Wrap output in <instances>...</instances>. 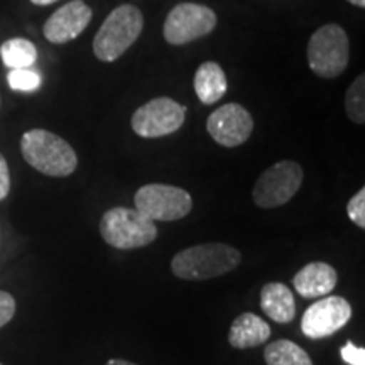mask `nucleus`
I'll use <instances>...</instances> for the list:
<instances>
[{"instance_id": "1", "label": "nucleus", "mask_w": 365, "mask_h": 365, "mask_svg": "<svg viewBox=\"0 0 365 365\" xmlns=\"http://www.w3.org/2000/svg\"><path fill=\"white\" fill-rule=\"evenodd\" d=\"M242 255L239 250L222 242L200 244L178 252L173 257V274L180 279L203 281L223 276L239 267Z\"/></svg>"}, {"instance_id": "2", "label": "nucleus", "mask_w": 365, "mask_h": 365, "mask_svg": "<svg viewBox=\"0 0 365 365\" xmlns=\"http://www.w3.org/2000/svg\"><path fill=\"white\" fill-rule=\"evenodd\" d=\"M21 153L29 166L46 176H70L78 166L75 149L63 137L44 129L27 130L21 139Z\"/></svg>"}, {"instance_id": "3", "label": "nucleus", "mask_w": 365, "mask_h": 365, "mask_svg": "<svg viewBox=\"0 0 365 365\" xmlns=\"http://www.w3.org/2000/svg\"><path fill=\"white\" fill-rule=\"evenodd\" d=\"M143 27V12L135 6L124 4L113 9L93 38L95 56L103 63L115 61L139 39Z\"/></svg>"}, {"instance_id": "4", "label": "nucleus", "mask_w": 365, "mask_h": 365, "mask_svg": "<svg viewBox=\"0 0 365 365\" xmlns=\"http://www.w3.org/2000/svg\"><path fill=\"white\" fill-rule=\"evenodd\" d=\"M100 234L112 247L132 250L153 244L158 237V228L156 223L135 208L115 207L103 213Z\"/></svg>"}, {"instance_id": "5", "label": "nucleus", "mask_w": 365, "mask_h": 365, "mask_svg": "<svg viewBox=\"0 0 365 365\" xmlns=\"http://www.w3.org/2000/svg\"><path fill=\"white\" fill-rule=\"evenodd\" d=\"M308 63L319 78L333 80L349 65V36L340 26L325 24L313 33L308 43Z\"/></svg>"}, {"instance_id": "6", "label": "nucleus", "mask_w": 365, "mask_h": 365, "mask_svg": "<svg viewBox=\"0 0 365 365\" xmlns=\"http://www.w3.org/2000/svg\"><path fill=\"white\" fill-rule=\"evenodd\" d=\"M135 210L153 222H176L185 218L193 208V200L186 190L171 185L140 186L134 196Z\"/></svg>"}, {"instance_id": "7", "label": "nucleus", "mask_w": 365, "mask_h": 365, "mask_svg": "<svg viewBox=\"0 0 365 365\" xmlns=\"http://www.w3.org/2000/svg\"><path fill=\"white\" fill-rule=\"evenodd\" d=\"M303 182V168L296 161H279L267 168L255 181L252 196L261 208H277L298 193Z\"/></svg>"}, {"instance_id": "8", "label": "nucleus", "mask_w": 365, "mask_h": 365, "mask_svg": "<svg viewBox=\"0 0 365 365\" xmlns=\"http://www.w3.org/2000/svg\"><path fill=\"white\" fill-rule=\"evenodd\" d=\"M217 16L212 9L202 4L182 2L168 14L163 34L173 46L188 44L191 41L208 36L215 29Z\"/></svg>"}, {"instance_id": "9", "label": "nucleus", "mask_w": 365, "mask_h": 365, "mask_svg": "<svg viewBox=\"0 0 365 365\" xmlns=\"http://www.w3.org/2000/svg\"><path fill=\"white\" fill-rule=\"evenodd\" d=\"M185 115L186 108L181 103L173 98L159 97L137 108L132 115L130 125L137 135L144 139H156L180 130Z\"/></svg>"}, {"instance_id": "10", "label": "nucleus", "mask_w": 365, "mask_h": 365, "mask_svg": "<svg viewBox=\"0 0 365 365\" xmlns=\"http://www.w3.org/2000/svg\"><path fill=\"white\" fill-rule=\"evenodd\" d=\"M352 318V307L341 296H330L313 303L301 319V330L312 340L325 339L341 330Z\"/></svg>"}, {"instance_id": "11", "label": "nucleus", "mask_w": 365, "mask_h": 365, "mask_svg": "<svg viewBox=\"0 0 365 365\" xmlns=\"http://www.w3.org/2000/svg\"><path fill=\"white\" fill-rule=\"evenodd\" d=\"M207 130L217 144L223 148H237L252 134L254 120L242 105L227 103L210 113Z\"/></svg>"}, {"instance_id": "12", "label": "nucleus", "mask_w": 365, "mask_h": 365, "mask_svg": "<svg viewBox=\"0 0 365 365\" xmlns=\"http://www.w3.org/2000/svg\"><path fill=\"white\" fill-rule=\"evenodd\" d=\"M91 21V9L83 0H71L51 14L44 24V38L53 44H65L76 39Z\"/></svg>"}, {"instance_id": "13", "label": "nucleus", "mask_w": 365, "mask_h": 365, "mask_svg": "<svg viewBox=\"0 0 365 365\" xmlns=\"http://www.w3.org/2000/svg\"><path fill=\"white\" fill-rule=\"evenodd\" d=\"M293 284L301 298H322L335 289L336 271L327 262H309L308 266L299 269L294 276Z\"/></svg>"}, {"instance_id": "14", "label": "nucleus", "mask_w": 365, "mask_h": 365, "mask_svg": "<svg viewBox=\"0 0 365 365\" xmlns=\"http://www.w3.org/2000/svg\"><path fill=\"white\" fill-rule=\"evenodd\" d=\"M271 336V328L261 317L254 313H242L232 323L228 331V344L234 349L245 350L262 345Z\"/></svg>"}, {"instance_id": "15", "label": "nucleus", "mask_w": 365, "mask_h": 365, "mask_svg": "<svg viewBox=\"0 0 365 365\" xmlns=\"http://www.w3.org/2000/svg\"><path fill=\"white\" fill-rule=\"evenodd\" d=\"M261 308L272 322L291 323L296 317V303L291 289L282 282H269L261 291Z\"/></svg>"}, {"instance_id": "16", "label": "nucleus", "mask_w": 365, "mask_h": 365, "mask_svg": "<svg viewBox=\"0 0 365 365\" xmlns=\"http://www.w3.org/2000/svg\"><path fill=\"white\" fill-rule=\"evenodd\" d=\"M193 85L200 102L205 105L217 103L227 91L225 71L215 61L203 63L195 73Z\"/></svg>"}, {"instance_id": "17", "label": "nucleus", "mask_w": 365, "mask_h": 365, "mask_svg": "<svg viewBox=\"0 0 365 365\" xmlns=\"http://www.w3.org/2000/svg\"><path fill=\"white\" fill-rule=\"evenodd\" d=\"M267 365H313L309 355L291 340H276L264 350Z\"/></svg>"}, {"instance_id": "18", "label": "nucleus", "mask_w": 365, "mask_h": 365, "mask_svg": "<svg viewBox=\"0 0 365 365\" xmlns=\"http://www.w3.org/2000/svg\"><path fill=\"white\" fill-rule=\"evenodd\" d=\"M0 58L4 65L17 70V68H31L38 59L36 46L24 38L9 39L0 46Z\"/></svg>"}, {"instance_id": "19", "label": "nucleus", "mask_w": 365, "mask_h": 365, "mask_svg": "<svg viewBox=\"0 0 365 365\" xmlns=\"http://www.w3.org/2000/svg\"><path fill=\"white\" fill-rule=\"evenodd\" d=\"M346 115L355 124L362 125L365 122V76L360 75L345 93Z\"/></svg>"}, {"instance_id": "20", "label": "nucleus", "mask_w": 365, "mask_h": 365, "mask_svg": "<svg viewBox=\"0 0 365 365\" xmlns=\"http://www.w3.org/2000/svg\"><path fill=\"white\" fill-rule=\"evenodd\" d=\"M7 83L16 91H36L41 86V75L31 68H17L9 71Z\"/></svg>"}, {"instance_id": "21", "label": "nucleus", "mask_w": 365, "mask_h": 365, "mask_svg": "<svg viewBox=\"0 0 365 365\" xmlns=\"http://www.w3.org/2000/svg\"><path fill=\"white\" fill-rule=\"evenodd\" d=\"M346 215L355 225L365 228V188L359 190V193H355L350 198L349 205H346Z\"/></svg>"}, {"instance_id": "22", "label": "nucleus", "mask_w": 365, "mask_h": 365, "mask_svg": "<svg viewBox=\"0 0 365 365\" xmlns=\"http://www.w3.org/2000/svg\"><path fill=\"white\" fill-rule=\"evenodd\" d=\"M14 314H16V299L6 291H0V328L7 325Z\"/></svg>"}, {"instance_id": "23", "label": "nucleus", "mask_w": 365, "mask_h": 365, "mask_svg": "<svg viewBox=\"0 0 365 365\" xmlns=\"http://www.w3.org/2000/svg\"><path fill=\"white\" fill-rule=\"evenodd\" d=\"M341 359L350 365H365V349L364 346H355L352 341H346L341 349Z\"/></svg>"}, {"instance_id": "24", "label": "nucleus", "mask_w": 365, "mask_h": 365, "mask_svg": "<svg viewBox=\"0 0 365 365\" xmlns=\"http://www.w3.org/2000/svg\"><path fill=\"white\" fill-rule=\"evenodd\" d=\"M9 191H11V173L6 158L0 154V202L7 198Z\"/></svg>"}, {"instance_id": "25", "label": "nucleus", "mask_w": 365, "mask_h": 365, "mask_svg": "<svg viewBox=\"0 0 365 365\" xmlns=\"http://www.w3.org/2000/svg\"><path fill=\"white\" fill-rule=\"evenodd\" d=\"M105 365H137V364H134V362H129V360H122V359H112V360H108L107 364Z\"/></svg>"}, {"instance_id": "26", "label": "nucleus", "mask_w": 365, "mask_h": 365, "mask_svg": "<svg viewBox=\"0 0 365 365\" xmlns=\"http://www.w3.org/2000/svg\"><path fill=\"white\" fill-rule=\"evenodd\" d=\"M34 6H51V4L58 2V0H31Z\"/></svg>"}, {"instance_id": "27", "label": "nucleus", "mask_w": 365, "mask_h": 365, "mask_svg": "<svg viewBox=\"0 0 365 365\" xmlns=\"http://www.w3.org/2000/svg\"><path fill=\"white\" fill-rule=\"evenodd\" d=\"M350 4H354V6H357V7H360V9H364L365 7V0H349Z\"/></svg>"}, {"instance_id": "28", "label": "nucleus", "mask_w": 365, "mask_h": 365, "mask_svg": "<svg viewBox=\"0 0 365 365\" xmlns=\"http://www.w3.org/2000/svg\"><path fill=\"white\" fill-rule=\"evenodd\" d=\"M0 365H2V364H0Z\"/></svg>"}]
</instances>
